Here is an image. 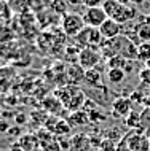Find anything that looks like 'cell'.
I'll use <instances>...</instances> for the list:
<instances>
[{
    "label": "cell",
    "instance_id": "obj_6",
    "mask_svg": "<svg viewBox=\"0 0 150 151\" xmlns=\"http://www.w3.org/2000/svg\"><path fill=\"white\" fill-rule=\"evenodd\" d=\"M136 16H137V10H136L134 5H126V3L120 2L118 8H117V13L113 14V18H110V19H115L117 22H120L121 26H125V24L131 22Z\"/></svg>",
    "mask_w": 150,
    "mask_h": 151
},
{
    "label": "cell",
    "instance_id": "obj_33",
    "mask_svg": "<svg viewBox=\"0 0 150 151\" xmlns=\"http://www.w3.org/2000/svg\"><path fill=\"white\" fill-rule=\"evenodd\" d=\"M149 68H150V62H149Z\"/></svg>",
    "mask_w": 150,
    "mask_h": 151
},
{
    "label": "cell",
    "instance_id": "obj_32",
    "mask_svg": "<svg viewBox=\"0 0 150 151\" xmlns=\"http://www.w3.org/2000/svg\"><path fill=\"white\" fill-rule=\"evenodd\" d=\"M149 143H150V137H149Z\"/></svg>",
    "mask_w": 150,
    "mask_h": 151
},
{
    "label": "cell",
    "instance_id": "obj_22",
    "mask_svg": "<svg viewBox=\"0 0 150 151\" xmlns=\"http://www.w3.org/2000/svg\"><path fill=\"white\" fill-rule=\"evenodd\" d=\"M67 3H69L67 0H51V8H53V11L64 16L67 10Z\"/></svg>",
    "mask_w": 150,
    "mask_h": 151
},
{
    "label": "cell",
    "instance_id": "obj_25",
    "mask_svg": "<svg viewBox=\"0 0 150 151\" xmlns=\"http://www.w3.org/2000/svg\"><path fill=\"white\" fill-rule=\"evenodd\" d=\"M105 0H82V5L86 8H93V6H102V3Z\"/></svg>",
    "mask_w": 150,
    "mask_h": 151
},
{
    "label": "cell",
    "instance_id": "obj_27",
    "mask_svg": "<svg viewBox=\"0 0 150 151\" xmlns=\"http://www.w3.org/2000/svg\"><path fill=\"white\" fill-rule=\"evenodd\" d=\"M11 151H22V148L19 146V143H18V142H16V143H13V145H11Z\"/></svg>",
    "mask_w": 150,
    "mask_h": 151
},
{
    "label": "cell",
    "instance_id": "obj_14",
    "mask_svg": "<svg viewBox=\"0 0 150 151\" xmlns=\"http://www.w3.org/2000/svg\"><path fill=\"white\" fill-rule=\"evenodd\" d=\"M125 122H126V126L129 129H139L141 130V127H144L142 126V115H139L134 110L125 118Z\"/></svg>",
    "mask_w": 150,
    "mask_h": 151
},
{
    "label": "cell",
    "instance_id": "obj_10",
    "mask_svg": "<svg viewBox=\"0 0 150 151\" xmlns=\"http://www.w3.org/2000/svg\"><path fill=\"white\" fill-rule=\"evenodd\" d=\"M18 143L22 148V151H37L40 148L38 137L35 134H24V135L18 137Z\"/></svg>",
    "mask_w": 150,
    "mask_h": 151
},
{
    "label": "cell",
    "instance_id": "obj_23",
    "mask_svg": "<svg viewBox=\"0 0 150 151\" xmlns=\"http://www.w3.org/2000/svg\"><path fill=\"white\" fill-rule=\"evenodd\" d=\"M40 148H42V151H62V146H61V143L56 138H53L48 143H43Z\"/></svg>",
    "mask_w": 150,
    "mask_h": 151
},
{
    "label": "cell",
    "instance_id": "obj_15",
    "mask_svg": "<svg viewBox=\"0 0 150 151\" xmlns=\"http://www.w3.org/2000/svg\"><path fill=\"white\" fill-rule=\"evenodd\" d=\"M101 72L98 68H90L85 72V81L90 83V86H101Z\"/></svg>",
    "mask_w": 150,
    "mask_h": 151
},
{
    "label": "cell",
    "instance_id": "obj_18",
    "mask_svg": "<svg viewBox=\"0 0 150 151\" xmlns=\"http://www.w3.org/2000/svg\"><path fill=\"white\" fill-rule=\"evenodd\" d=\"M137 60L150 62V42H144L137 46Z\"/></svg>",
    "mask_w": 150,
    "mask_h": 151
},
{
    "label": "cell",
    "instance_id": "obj_3",
    "mask_svg": "<svg viewBox=\"0 0 150 151\" xmlns=\"http://www.w3.org/2000/svg\"><path fill=\"white\" fill-rule=\"evenodd\" d=\"M75 40L78 42L80 46H83V48H98L104 43V37L101 34V30L98 27H91V26L85 27V29L75 37Z\"/></svg>",
    "mask_w": 150,
    "mask_h": 151
},
{
    "label": "cell",
    "instance_id": "obj_5",
    "mask_svg": "<svg viewBox=\"0 0 150 151\" xmlns=\"http://www.w3.org/2000/svg\"><path fill=\"white\" fill-rule=\"evenodd\" d=\"M107 13L104 11L102 6H93V8H86V11L83 13V19L86 22V26L91 27H99L107 21Z\"/></svg>",
    "mask_w": 150,
    "mask_h": 151
},
{
    "label": "cell",
    "instance_id": "obj_29",
    "mask_svg": "<svg viewBox=\"0 0 150 151\" xmlns=\"http://www.w3.org/2000/svg\"><path fill=\"white\" fill-rule=\"evenodd\" d=\"M128 2L131 3V5H134V6H136V5H141V3L144 2V0H128Z\"/></svg>",
    "mask_w": 150,
    "mask_h": 151
},
{
    "label": "cell",
    "instance_id": "obj_4",
    "mask_svg": "<svg viewBox=\"0 0 150 151\" xmlns=\"http://www.w3.org/2000/svg\"><path fill=\"white\" fill-rule=\"evenodd\" d=\"M101 58H102V52L99 51V48H82L78 51V64L85 70L96 68Z\"/></svg>",
    "mask_w": 150,
    "mask_h": 151
},
{
    "label": "cell",
    "instance_id": "obj_24",
    "mask_svg": "<svg viewBox=\"0 0 150 151\" xmlns=\"http://www.w3.org/2000/svg\"><path fill=\"white\" fill-rule=\"evenodd\" d=\"M139 80L142 81L144 84H149L150 86V68L149 67H144L139 70Z\"/></svg>",
    "mask_w": 150,
    "mask_h": 151
},
{
    "label": "cell",
    "instance_id": "obj_13",
    "mask_svg": "<svg viewBox=\"0 0 150 151\" xmlns=\"http://www.w3.org/2000/svg\"><path fill=\"white\" fill-rule=\"evenodd\" d=\"M88 122H90V116L85 110L72 111V115L69 116V124L70 126H86Z\"/></svg>",
    "mask_w": 150,
    "mask_h": 151
},
{
    "label": "cell",
    "instance_id": "obj_19",
    "mask_svg": "<svg viewBox=\"0 0 150 151\" xmlns=\"http://www.w3.org/2000/svg\"><path fill=\"white\" fill-rule=\"evenodd\" d=\"M35 135L38 137V142H40V146H42L43 143H48V142H51L53 138H54V134L51 132V130H48L46 127H42L37 130V134Z\"/></svg>",
    "mask_w": 150,
    "mask_h": 151
},
{
    "label": "cell",
    "instance_id": "obj_31",
    "mask_svg": "<svg viewBox=\"0 0 150 151\" xmlns=\"http://www.w3.org/2000/svg\"><path fill=\"white\" fill-rule=\"evenodd\" d=\"M0 2H7V3H8V2H10V0H0Z\"/></svg>",
    "mask_w": 150,
    "mask_h": 151
},
{
    "label": "cell",
    "instance_id": "obj_7",
    "mask_svg": "<svg viewBox=\"0 0 150 151\" xmlns=\"http://www.w3.org/2000/svg\"><path fill=\"white\" fill-rule=\"evenodd\" d=\"M99 30L102 34L104 40H112V38H117V37L123 35V26L110 18H107V21L99 27Z\"/></svg>",
    "mask_w": 150,
    "mask_h": 151
},
{
    "label": "cell",
    "instance_id": "obj_30",
    "mask_svg": "<svg viewBox=\"0 0 150 151\" xmlns=\"http://www.w3.org/2000/svg\"><path fill=\"white\" fill-rule=\"evenodd\" d=\"M69 3H70V5H80V3H82V0H67Z\"/></svg>",
    "mask_w": 150,
    "mask_h": 151
},
{
    "label": "cell",
    "instance_id": "obj_2",
    "mask_svg": "<svg viewBox=\"0 0 150 151\" xmlns=\"http://www.w3.org/2000/svg\"><path fill=\"white\" fill-rule=\"evenodd\" d=\"M86 27L83 16H80L78 13H66L62 16V21H61V29H62L64 35L75 38L77 35Z\"/></svg>",
    "mask_w": 150,
    "mask_h": 151
},
{
    "label": "cell",
    "instance_id": "obj_21",
    "mask_svg": "<svg viewBox=\"0 0 150 151\" xmlns=\"http://www.w3.org/2000/svg\"><path fill=\"white\" fill-rule=\"evenodd\" d=\"M69 132H70V124H69V121L59 119L58 121V126H56V129H54V135L66 137Z\"/></svg>",
    "mask_w": 150,
    "mask_h": 151
},
{
    "label": "cell",
    "instance_id": "obj_20",
    "mask_svg": "<svg viewBox=\"0 0 150 151\" xmlns=\"http://www.w3.org/2000/svg\"><path fill=\"white\" fill-rule=\"evenodd\" d=\"M128 59H125L123 56H113V58L107 59V67L109 68H125Z\"/></svg>",
    "mask_w": 150,
    "mask_h": 151
},
{
    "label": "cell",
    "instance_id": "obj_9",
    "mask_svg": "<svg viewBox=\"0 0 150 151\" xmlns=\"http://www.w3.org/2000/svg\"><path fill=\"white\" fill-rule=\"evenodd\" d=\"M112 108H113L115 116H118V118H126L129 113L133 111L131 100H129L128 97H117L112 104Z\"/></svg>",
    "mask_w": 150,
    "mask_h": 151
},
{
    "label": "cell",
    "instance_id": "obj_1",
    "mask_svg": "<svg viewBox=\"0 0 150 151\" xmlns=\"http://www.w3.org/2000/svg\"><path fill=\"white\" fill-rule=\"evenodd\" d=\"M56 94H58V99L61 100V104L64 105V108L72 110V111L82 110L85 102H86V97H85L83 91L78 86H74V84L59 89Z\"/></svg>",
    "mask_w": 150,
    "mask_h": 151
},
{
    "label": "cell",
    "instance_id": "obj_12",
    "mask_svg": "<svg viewBox=\"0 0 150 151\" xmlns=\"http://www.w3.org/2000/svg\"><path fill=\"white\" fill-rule=\"evenodd\" d=\"M126 78V72L123 68H109L107 70V81L113 86H118L121 84Z\"/></svg>",
    "mask_w": 150,
    "mask_h": 151
},
{
    "label": "cell",
    "instance_id": "obj_26",
    "mask_svg": "<svg viewBox=\"0 0 150 151\" xmlns=\"http://www.w3.org/2000/svg\"><path fill=\"white\" fill-rule=\"evenodd\" d=\"M8 130H10V124H8V121L0 118V134H8Z\"/></svg>",
    "mask_w": 150,
    "mask_h": 151
},
{
    "label": "cell",
    "instance_id": "obj_11",
    "mask_svg": "<svg viewBox=\"0 0 150 151\" xmlns=\"http://www.w3.org/2000/svg\"><path fill=\"white\" fill-rule=\"evenodd\" d=\"M85 72L86 70H85L80 64L70 65V67L67 68V81H69V84L77 86L80 81H85Z\"/></svg>",
    "mask_w": 150,
    "mask_h": 151
},
{
    "label": "cell",
    "instance_id": "obj_28",
    "mask_svg": "<svg viewBox=\"0 0 150 151\" xmlns=\"http://www.w3.org/2000/svg\"><path fill=\"white\" fill-rule=\"evenodd\" d=\"M16 121L21 122V124H22V122L26 121V116H24V115H18V116H16Z\"/></svg>",
    "mask_w": 150,
    "mask_h": 151
},
{
    "label": "cell",
    "instance_id": "obj_17",
    "mask_svg": "<svg viewBox=\"0 0 150 151\" xmlns=\"http://www.w3.org/2000/svg\"><path fill=\"white\" fill-rule=\"evenodd\" d=\"M8 6L14 13H26L29 10V0H10Z\"/></svg>",
    "mask_w": 150,
    "mask_h": 151
},
{
    "label": "cell",
    "instance_id": "obj_8",
    "mask_svg": "<svg viewBox=\"0 0 150 151\" xmlns=\"http://www.w3.org/2000/svg\"><path fill=\"white\" fill-rule=\"evenodd\" d=\"M128 151H150L149 137L142 132L131 134L128 138Z\"/></svg>",
    "mask_w": 150,
    "mask_h": 151
},
{
    "label": "cell",
    "instance_id": "obj_16",
    "mask_svg": "<svg viewBox=\"0 0 150 151\" xmlns=\"http://www.w3.org/2000/svg\"><path fill=\"white\" fill-rule=\"evenodd\" d=\"M136 35L141 40V43L144 42H150V24L149 22H142L136 27Z\"/></svg>",
    "mask_w": 150,
    "mask_h": 151
}]
</instances>
